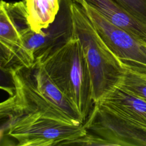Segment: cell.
Masks as SVG:
<instances>
[{"label": "cell", "mask_w": 146, "mask_h": 146, "mask_svg": "<svg viewBox=\"0 0 146 146\" xmlns=\"http://www.w3.org/2000/svg\"><path fill=\"white\" fill-rule=\"evenodd\" d=\"M79 113L83 123L95 105L92 83L79 39L70 35L35 60Z\"/></svg>", "instance_id": "obj_1"}, {"label": "cell", "mask_w": 146, "mask_h": 146, "mask_svg": "<svg viewBox=\"0 0 146 146\" xmlns=\"http://www.w3.org/2000/svg\"><path fill=\"white\" fill-rule=\"evenodd\" d=\"M71 34L81 44L91 75L95 103L120 81L124 67L104 42L82 6L71 0Z\"/></svg>", "instance_id": "obj_2"}, {"label": "cell", "mask_w": 146, "mask_h": 146, "mask_svg": "<svg viewBox=\"0 0 146 146\" xmlns=\"http://www.w3.org/2000/svg\"><path fill=\"white\" fill-rule=\"evenodd\" d=\"M7 134L19 146L62 145L87 132L83 124L75 125L40 113L30 114L8 121Z\"/></svg>", "instance_id": "obj_3"}, {"label": "cell", "mask_w": 146, "mask_h": 146, "mask_svg": "<svg viewBox=\"0 0 146 146\" xmlns=\"http://www.w3.org/2000/svg\"><path fill=\"white\" fill-rule=\"evenodd\" d=\"M8 71L11 77L14 91L11 96L1 104V117H7L8 121H10L25 115L40 113L73 124L39 91L31 68L20 66L11 67Z\"/></svg>", "instance_id": "obj_4"}, {"label": "cell", "mask_w": 146, "mask_h": 146, "mask_svg": "<svg viewBox=\"0 0 146 146\" xmlns=\"http://www.w3.org/2000/svg\"><path fill=\"white\" fill-rule=\"evenodd\" d=\"M79 3L107 47L127 68L146 76V42L114 25L84 2Z\"/></svg>", "instance_id": "obj_5"}, {"label": "cell", "mask_w": 146, "mask_h": 146, "mask_svg": "<svg viewBox=\"0 0 146 146\" xmlns=\"http://www.w3.org/2000/svg\"><path fill=\"white\" fill-rule=\"evenodd\" d=\"M83 125L87 132L107 140L111 145L146 146V128L105 110L96 103Z\"/></svg>", "instance_id": "obj_6"}, {"label": "cell", "mask_w": 146, "mask_h": 146, "mask_svg": "<svg viewBox=\"0 0 146 146\" xmlns=\"http://www.w3.org/2000/svg\"><path fill=\"white\" fill-rule=\"evenodd\" d=\"M29 27L23 2L0 3V42L2 65L8 62L21 43V30Z\"/></svg>", "instance_id": "obj_7"}, {"label": "cell", "mask_w": 146, "mask_h": 146, "mask_svg": "<svg viewBox=\"0 0 146 146\" xmlns=\"http://www.w3.org/2000/svg\"><path fill=\"white\" fill-rule=\"evenodd\" d=\"M95 103L114 115L146 128V102L118 83Z\"/></svg>", "instance_id": "obj_8"}, {"label": "cell", "mask_w": 146, "mask_h": 146, "mask_svg": "<svg viewBox=\"0 0 146 146\" xmlns=\"http://www.w3.org/2000/svg\"><path fill=\"white\" fill-rule=\"evenodd\" d=\"M31 71L36 86L44 97L76 125L83 124L76 109L50 78L44 68L35 63Z\"/></svg>", "instance_id": "obj_9"}, {"label": "cell", "mask_w": 146, "mask_h": 146, "mask_svg": "<svg viewBox=\"0 0 146 146\" xmlns=\"http://www.w3.org/2000/svg\"><path fill=\"white\" fill-rule=\"evenodd\" d=\"M91 6L114 25L146 42V26L124 10L115 0H73Z\"/></svg>", "instance_id": "obj_10"}, {"label": "cell", "mask_w": 146, "mask_h": 146, "mask_svg": "<svg viewBox=\"0 0 146 146\" xmlns=\"http://www.w3.org/2000/svg\"><path fill=\"white\" fill-rule=\"evenodd\" d=\"M29 26L32 30L40 32L48 28L59 13L60 0H22Z\"/></svg>", "instance_id": "obj_11"}, {"label": "cell", "mask_w": 146, "mask_h": 146, "mask_svg": "<svg viewBox=\"0 0 146 146\" xmlns=\"http://www.w3.org/2000/svg\"><path fill=\"white\" fill-rule=\"evenodd\" d=\"M118 84L146 102L145 75L124 68L123 75Z\"/></svg>", "instance_id": "obj_12"}, {"label": "cell", "mask_w": 146, "mask_h": 146, "mask_svg": "<svg viewBox=\"0 0 146 146\" xmlns=\"http://www.w3.org/2000/svg\"><path fill=\"white\" fill-rule=\"evenodd\" d=\"M137 21L146 26V0H115Z\"/></svg>", "instance_id": "obj_13"}, {"label": "cell", "mask_w": 146, "mask_h": 146, "mask_svg": "<svg viewBox=\"0 0 146 146\" xmlns=\"http://www.w3.org/2000/svg\"><path fill=\"white\" fill-rule=\"evenodd\" d=\"M62 145H111L107 140L89 132L79 138L66 141Z\"/></svg>", "instance_id": "obj_14"}]
</instances>
